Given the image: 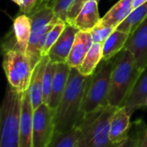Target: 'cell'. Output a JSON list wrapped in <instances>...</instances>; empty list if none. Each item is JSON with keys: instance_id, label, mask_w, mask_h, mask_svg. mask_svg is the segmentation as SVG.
<instances>
[{"instance_id": "cell-24", "label": "cell", "mask_w": 147, "mask_h": 147, "mask_svg": "<svg viewBox=\"0 0 147 147\" xmlns=\"http://www.w3.org/2000/svg\"><path fill=\"white\" fill-rule=\"evenodd\" d=\"M146 127V124H144L141 121H135L134 126L131 127L127 138L116 147H140Z\"/></svg>"}, {"instance_id": "cell-19", "label": "cell", "mask_w": 147, "mask_h": 147, "mask_svg": "<svg viewBox=\"0 0 147 147\" xmlns=\"http://www.w3.org/2000/svg\"><path fill=\"white\" fill-rule=\"evenodd\" d=\"M13 31L17 47L26 54L31 34V20L29 16L25 14L17 16L13 21Z\"/></svg>"}, {"instance_id": "cell-4", "label": "cell", "mask_w": 147, "mask_h": 147, "mask_svg": "<svg viewBox=\"0 0 147 147\" xmlns=\"http://www.w3.org/2000/svg\"><path fill=\"white\" fill-rule=\"evenodd\" d=\"M23 93L6 89L0 109V147H20V111Z\"/></svg>"}, {"instance_id": "cell-14", "label": "cell", "mask_w": 147, "mask_h": 147, "mask_svg": "<svg viewBox=\"0 0 147 147\" xmlns=\"http://www.w3.org/2000/svg\"><path fill=\"white\" fill-rule=\"evenodd\" d=\"M90 32L79 31L75 38L66 63L71 68H78L93 45Z\"/></svg>"}, {"instance_id": "cell-2", "label": "cell", "mask_w": 147, "mask_h": 147, "mask_svg": "<svg viewBox=\"0 0 147 147\" xmlns=\"http://www.w3.org/2000/svg\"><path fill=\"white\" fill-rule=\"evenodd\" d=\"M141 73L134 54L123 49L113 62L109 104L115 108L123 107Z\"/></svg>"}, {"instance_id": "cell-34", "label": "cell", "mask_w": 147, "mask_h": 147, "mask_svg": "<svg viewBox=\"0 0 147 147\" xmlns=\"http://www.w3.org/2000/svg\"><path fill=\"white\" fill-rule=\"evenodd\" d=\"M11 1H12V2H14L15 3H16V4H17V5H19V6H20V5H21V3H22V1H21V0H11Z\"/></svg>"}, {"instance_id": "cell-25", "label": "cell", "mask_w": 147, "mask_h": 147, "mask_svg": "<svg viewBox=\"0 0 147 147\" xmlns=\"http://www.w3.org/2000/svg\"><path fill=\"white\" fill-rule=\"evenodd\" d=\"M66 24H67L66 22L62 21V20H59L53 25V27L51 28V30L48 32V34L46 37V40H45L42 51H41L42 57L48 56V53H49L50 49L54 45V43L59 40V36L61 35L65 28L66 27Z\"/></svg>"}, {"instance_id": "cell-6", "label": "cell", "mask_w": 147, "mask_h": 147, "mask_svg": "<svg viewBox=\"0 0 147 147\" xmlns=\"http://www.w3.org/2000/svg\"><path fill=\"white\" fill-rule=\"evenodd\" d=\"M28 16L31 20V34L26 55L34 69L42 59L41 51L48 32L60 19L49 6L34 8Z\"/></svg>"}, {"instance_id": "cell-27", "label": "cell", "mask_w": 147, "mask_h": 147, "mask_svg": "<svg viewBox=\"0 0 147 147\" xmlns=\"http://www.w3.org/2000/svg\"><path fill=\"white\" fill-rule=\"evenodd\" d=\"M116 28H114L112 27H108L102 25L98 23L91 31L92 40L94 43H101L103 44L105 40L109 38V36L115 30Z\"/></svg>"}, {"instance_id": "cell-22", "label": "cell", "mask_w": 147, "mask_h": 147, "mask_svg": "<svg viewBox=\"0 0 147 147\" xmlns=\"http://www.w3.org/2000/svg\"><path fill=\"white\" fill-rule=\"evenodd\" d=\"M147 17V2L141 4L138 8L134 9L131 14L127 17L125 21H123L116 29L132 34L140 24Z\"/></svg>"}, {"instance_id": "cell-17", "label": "cell", "mask_w": 147, "mask_h": 147, "mask_svg": "<svg viewBox=\"0 0 147 147\" xmlns=\"http://www.w3.org/2000/svg\"><path fill=\"white\" fill-rule=\"evenodd\" d=\"M134 10L133 0H120L101 18L99 23L104 26L117 28Z\"/></svg>"}, {"instance_id": "cell-36", "label": "cell", "mask_w": 147, "mask_h": 147, "mask_svg": "<svg viewBox=\"0 0 147 147\" xmlns=\"http://www.w3.org/2000/svg\"><path fill=\"white\" fill-rule=\"evenodd\" d=\"M96 2H99V1H100V0H96Z\"/></svg>"}, {"instance_id": "cell-12", "label": "cell", "mask_w": 147, "mask_h": 147, "mask_svg": "<svg viewBox=\"0 0 147 147\" xmlns=\"http://www.w3.org/2000/svg\"><path fill=\"white\" fill-rule=\"evenodd\" d=\"M131 115L124 107L116 109L110 122L109 134L112 143L118 145L127 138L132 127Z\"/></svg>"}, {"instance_id": "cell-35", "label": "cell", "mask_w": 147, "mask_h": 147, "mask_svg": "<svg viewBox=\"0 0 147 147\" xmlns=\"http://www.w3.org/2000/svg\"><path fill=\"white\" fill-rule=\"evenodd\" d=\"M144 108H146L147 109V100L146 101V102H145V105H144Z\"/></svg>"}, {"instance_id": "cell-18", "label": "cell", "mask_w": 147, "mask_h": 147, "mask_svg": "<svg viewBox=\"0 0 147 147\" xmlns=\"http://www.w3.org/2000/svg\"><path fill=\"white\" fill-rule=\"evenodd\" d=\"M147 100V68L141 73L123 107L132 115L136 109L144 108Z\"/></svg>"}, {"instance_id": "cell-9", "label": "cell", "mask_w": 147, "mask_h": 147, "mask_svg": "<svg viewBox=\"0 0 147 147\" xmlns=\"http://www.w3.org/2000/svg\"><path fill=\"white\" fill-rule=\"evenodd\" d=\"M124 49L134 54L139 69L143 72L147 68V17L130 34Z\"/></svg>"}, {"instance_id": "cell-29", "label": "cell", "mask_w": 147, "mask_h": 147, "mask_svg": "<svg viewBox=\"0 0 147 147\" xmlns=\"http://www.w3.org/2000/svg\"><path fill=\"white\" fill-rule=\"evenodd\" d=\"M89 0H74L72 5L71 6L68 13H67V17H66V22L71 23L73 22V20L76 18L81 9L84 7V5L88 2Z\"/></svg>"}, {"instance_id": "cell-3", "label": "cell", "mask_w": 147, "mask_h": 147, "mask_svg": "<svg viewBox=\"0 0 147 147\" xmlns=\"http://www.w3.org/2000/svg\"><path fill=\"white\" fill-rule=\"evenodd\" d=\"M118 108L102 107L81 117L77 125L80 129L77 147H116L110 140V122Z\"/></svg>"}, {"instance_id": "cell-8", "label": "cell", "mask_w": 147, "mask_h": 147, "mask_svg": "<svg viewBox=\"0 0 147 147\" xmlns=\"http://www.w3.org/2000/svg\"><path fill=\"white\" fill-rule=\"evenodd\" d=\"M55 110L42 103L34 111L32 147H49L55 135Z\"/></svg>"}, {"instance_id": "cell-16", "label": "cell", "mask_w": 147, "mask_h": 147, "mask_svg": "<svg viewBox=\"0 0 147 147\" xmlns=\"http://www.w3.org/2000/svg\"><path fill=\"white\" fill-rule=\"evenodd\" d=\"M49 62L48 56L42 57L41 60L36 65L33 70V75L29 85V94L34 109H36L43 103V77L46 66Z\"/></svg>"}, {"instance_id": "cell-26", "label": "cell", "mask_w": 147, "mask_h": 147, "mask_svg": "<svg viewBox=\"0 0 147 147\" xmlns=\"http://www.w3.org/2000/svg\"><path fill=\"white\" fill-rule=\"evenodd\" d=\"M54 67L55 64L51 62L47 63L46 66V70L44 72V77H43V88H42V92H43V103L48 105L50 96H51V91H52V85H53V74H54Z\"/></svg>"}, {"instance_id": "cell-32", "label": "cell", "mask_w": 147, "mask_h": 147, "mask_svg": "<svg viewBox=\"0 0 147 147\" xmlns=\"http://www.w3.org/2000/svg\"><path fill=\"white\" fill-rule=\"evenodd\" d=\"M147 0H133V6H134V9L138 8L139 6H140L141 4L146 3Z\"/></svg>"}, {"instance_id": "cell-10", "label": "cell", "mask_w": 147, "mask_h": 147, "mask_svg": "<svg viewBox=\"0 0 147 147\" xmlns=\"http://www.w3.org/2000/svg\"><path fill=\"white\" fill-rule=\"evenodd\" d=\"M80 30L73 24L67 23L59 40L54 43L48 53V58L53 64L66 63L72 48L77 34Z\"/></svg>"}, {"instance_id": "cell-15", "label": "cell", "mask_w": 147, "mask_h": 147, "mask_svg": "<svg viewBox=\"0 0 147 147\" xmlns=\"http://www.w3.org/2000/svg\"><path fill=\"white\" fill-rule=\"evenodd\" d=\"M100 20L98 2L96 0H89L71 24H73L80 31L90 32L99 23Z\"/></svg>"}, {"instance_id": "cell-23", "label": "cell", "mask_w": 147, "mask_h": 147, "mask_svg": "<svg viewBox=\"0 0 147 147\" xmlns=\"http://www.w3.org/2000/svg\"><path fill=\"white\" fill-rule=\"evenodd\" d=\"M80 129L77 126L64 133L55 134L49 147H77Z\"/></svg>"}, {"instance_id": "cell-33", "label": "cell", "mask_w": 147, "mask_h": 147, "mask_svg": "<svg viewBox=\"0 0 147 147\" xmlns=\"http://www.w3.org/2000/svg\"><path fill=\"white\" fill-rule=\"evenodd\" d=\"M140 147H147V127L145 131V134H144V136H143V139H142V141H141V145Z\"/></svg>"}, {"instance_id": "cell-5", "label": "cell", "mask_w": 147, "mask_h": 147, "mask_svg": "<svg viewBox=\"0 0 147 147\" xmlns=\"http://www.w3.org/2000/svg\"><path fill=\"white\" fill-rule=\"evenodd\" d=\"M113 62L114 59L102 60L96 71L89 77L83 100L81 117L109 105Z\"/></svg>"}, {"instance_id": "cell-20", "label": "cell", "mask_w": 147, "mask_h": 147, "mask_svg": "<svg viewBox=\"0 0 147 147\" xmlns=\"http://www.w3.org/2000/svg\"><path fill=\"white\" fill-rule=\"evenodd\" d=\"M129 36V33L115 29L102 44V60H110L118 55L125 48Z\"/></svg>"}, {"instance_id": "cell-7", "label": "cell", "mask_w": 147, "mask_h": 147, "mask_svg": "<svg viewBox=\"0 0 147 147\" xmlns=\"http://www.w3.org/2000/svg\"><path fill=\"white\" fill-rule=\"evenodd\" d=\"M3 67L9 87L19 93L28 90L34 69L27 55L17 47L16 44L8 47L5 50Z\"/></svg>"}, {"instance_id": "cell-13", "label": "cell", "mask_w": 147, "mask_h": 147, "mask_svg": "<svg viewBox=\"0 0 147 147\" xmlns=\"http://www.w3.org/2000/svg\"><path fill=\"white\" fill-rule=\"evenodd\" d=\"M71 67H70L67 63L55 64L52 91L48 102V106L54 110L59 106L65 90L66 88V84L71 72Z\"/></svg>"}, {"instance_id": "cell-1", "label": "cell", "mask_w": 147, "mask_h": 147, "mask_svg": "<svg viewBox=\"0 0 147 147\" xmlns=\"http://www.w3.org/2000/svg\"><path fill=\"white\" fill-rule=\"evenodd\" d=\"M88 79L89 77L82 75L78 68H71L66 88L55 109V134L71 130L78 124Z\"/></svg>"}, {"instance_id": "cell-21", "label": "cell", "mask_w": 147, "mask_h": 147, "mask_svg": "<svg viewBox=\"0 0 147 147\" xmlns=\"http://www.w3.org/2000/svg\"><path fill=\"white\" fill-rule=\"evenodd\" d=\"M102 57V44L93 43L91 48L88 52L78 70L82 75L85 77L91 76L101 64Z\"/></svg>"}, {"instance_id": "cell-31", "label": "cell", "mask_w": 147, "mask_h": 147, "mask_svg": "<svg viewBox=\"0 0 147 147\" xmlns=\"http://www.w3.org/2000/svg\"><path fill=\"white\" fill-rule=\"evenodd\" d=\"M54 1L55 0H39V2L36 4L35 8H39V7H42V6H49V7H51Z\"/></svg>"}, {"instance_id": "cell-11", "label": "cell", "mask_w": 147, "mask_h": 147, "mask_svg": "<svg viewBox=\"0 0 147 147\" xmlns=\"http://www.w3.org/2000/svg\"><path fill=\"white\" fill-rule=\"evenodd\" d=\"M34 111L30 94L27 90L22 94L20 111V147H32Z\"/></svg>"}, {"instance_id": "cell-28", "label": "cell", "mask_w": 147, "mask_h": 147, "mask_svg": "<svg viewBox=\"0 0 147 147\" xmlns=\"http://www.w3.org/2000/svg\"><path fill=\"white\" fill-rule=\"evenodd\" d=\"M74 0H55L52 4L54 15L60 20L66 22L67 13Z\"/></svg>"}, {"instance_id": "cell-30", "label": "cell", "mask_w": 147, "mask_h": 147, "mask_svg": "<svg viewBox=\"0 0 147 147\" xmlns=\"http://www.w3.org/2000/svg\"><path fill=\"white\" fill-rule=\"evenodd\" d=\"M21 1L22 3L19 6L20 11L25 15H29L34 10L36 4L39 2V0H21Z\"/></svg>"}]
</instances>
